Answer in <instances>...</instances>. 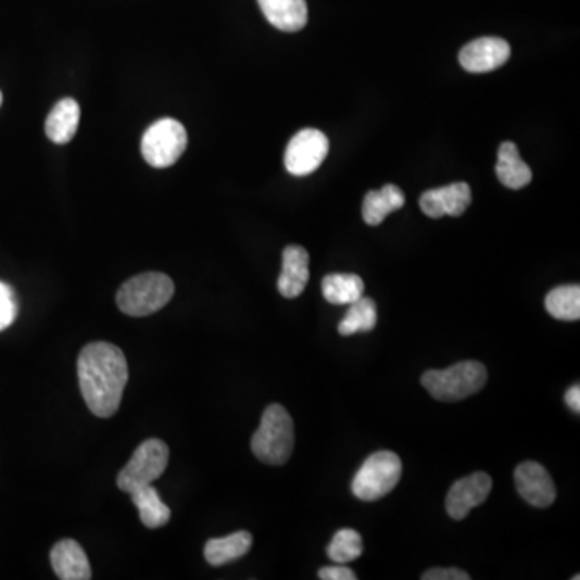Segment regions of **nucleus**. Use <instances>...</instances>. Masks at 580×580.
<instances>
[{"instance_id": "25", "label": "nucleus", "mask_w": 580, "mask_h": 580, "mask_svg": "<svg viewBox=\"0 0 580 580\" xmlns=\"http://www.w3.org/2000/svg\"><path fill=\"white\" fill-rule=\"evenodd\" d=\"M16 313H18V303H16L15 292L9 285L0 281V331L13 325Z\"/></svg>"}, {"instance_id": "26", "label": "nucleus", "mask_w": 580, "mask_h": 580, "mask_svg": "<svg viewBox=\"0 0 580 580\" xmlns=\"http://www.w3.org/2000/svg\"><path fill=\"white\" fill-rule=\"evenodd\" d=\"M468 572L462 571V569L456 568H436L431 571L426 572L423 576V580H469Z\"/></svg>"}, {"instance_id": "9", "label": "nucleus", "mask_w": 580, "mask_h": 580, "mask_svg": "<svg viewBox=\"0 0 580 580\" xmlns=\"http://www.w3.org/2000/svg\"><path fill=\"white\" fill-rule=\"evenodd\" d=\"M492 478L486 472H475L453 483L446 495V513L455 521H462L475 509L482 505L492 490Z\"/></svg>"}, {"instance_id": "2", "label": "nucleus", "mask_w": 580, "mask_h": 580, "mask_svg": "<svg viewBox=\"0 0 580 580\" xmlns=\"http://www.w3.org/2000/svg\"><path fill=\"white\" fill-rule=\"evenodd\" d=\"M252 452L266 465L281 466L289 462L293 452V421L285 406L273 403L265 409L252 437Z\"/></svg>"}, {"instance_id": "5", "label": "nucleus", "mask_w": 580, "mask_h": 580, "mask_svg": "<svg viewBox=\"0 0 580 580\" xmlns=\"http://www.w3.org/2000/svg\"><path fill=\"white\" fill-rule=\"evenodd\" d=\"M402 459L393 452L375 453L363 463L352 482V492L363 502H376L389 495L402 478Z\"/></svg>"}, {"instance_id": "29", "label": "nucleus", "mask_w": 580, "mask_h": 580, "mask_svg": "<svg viewBox=\"0 0 580 580\" xmlns=\"http://www.w3.org/2000/svg\"><path fill=\"white\" fill-rule=\"evenodd\" d=\"M0 105H2V92H0Z\"/></svg>"}, {"instance_id": "21", "label": "nucleus", "mask_w": 580, "mask_h": 580, "mask_svg": "<svg viewBox=\"0 0 580 580\" xmlns=\"http://www.w3.org/2000/svg\"><path fill=\"white\" fill-rule=\"evenodd\" d=\"M321 289L332 305H352L365 293V282L356 275H329L323 279Z\"/></svg>"}, {"instance_id": "13", "label": "nucleus", "mask_w": 580, "mask_h": 580, "mask_svg": "<svg viewBox=\"0 0 580 580\" xmlns=\"http://www.w3.org/2000/svg\"><path fill=\"white\" fill-rule=\"evenodd\" d=\"M50 563L56 578L62 580H89L92 578L88 555L76 540H60L50 552Z\"/></svg>"}, {"instance_id": "28", "label": "nucleus", "mask_w": 580, "mask_h": 580, "mask_svg": "<svg viewBox=\"0 0 580 580\" xmlns=\"http://www.w3.org/2000/svg\"><path fill=\"white\" fill-rule=\"evenodd\" d=\"M566 403H568L569 408L575 413H580V386H572L571 389L566 392L565 395Z\"/></svg>"}, {"instance_id": "17", "label": "nucleus", "mask_w": 580, "mask_h": 580, "mask_svg": "<svg viewBox=\"0 0 580 580\" xmlns=\"http://www.w3.org/2000/svg\"><path fill=\"white\" fill-rule=\"evenodd\" d=\"M496 176L508 189H522L532 181V172L528 163L519 155L513 142H503L499 149V162L495 166Z\"/></svg>"}, {"instance_id": "11", "label": "nucleus", "mask_w": 580, "mask_h": 580, "mask_svg": "<svg viewBox=\"0 0 580 580\" xmlns=\"http://www.w3.org/2000/svg\"><path fill=\"white\" fill-rule=\"evenodd\" d=\"M516 489L519 495L535 508H546L556 499L552 476L540 463L526 462L516 468Z\"/></svg>"}, {"instance_id": "15", "label": "nucleus", "mask_w": 580, "mask_h": 580, "mask_svg": "<svg viewBox=\"0 0 580 580\" xmlns=\"http://www.w3.org/2000/svg\"><path fill=\"white\" fill-rule=\"evenodd\" d=\"M260 9L275 28L295 33L308 22L306 0H259Z\"/></svg>"}, {"instance_id": "20", "label": "nucleus", "mask_w": 580, "mask_h": 580, "mask_svg": "<svg viewBox=\"0 0 580 580\" xmlns=\"http://www.w3.org/2000/svg\"><path fill=\"white\" fill-rule=\"evenodd\" d=\"M133 503L138 506L142 525L149 529H159L168 525L172 509L160 499L159 490L152 486L142 487L131 493Z\"/></svg>"}, {"instance_id": "4", "label": "nucleus", "mask_w": 580, "mask_h": 580, "mask_svg": "<svg viewBox=\"0 0 580 580\" xmlns=\"http://www.w3.org/2000/svg\"><path fill=\"white\" fill-rule=\"evenodd\" d=\"M421 382L436 400L458 402L475 395L486 386L487 369L479 362H462L446 369L425 373Z\"/></svg>"}, {"instance_id": "10", "label": "nucleus", "mask_w": 580, "mask_h": 580, "mask_svg": "<svg viewBox=\"0 0 580 580\" xmlns=\"http://www.w3.org/2000/svg\"><path fill=\"white\" fill-rule=\"evenodd\" d=\"M512 48L502 38H479L459 52V63L469 73H489L508 62Z\"/></svg>"}, {"instance_id": "1", "label": "nucleus", "mask_w": 580, "mask_h": 580, "mask_svg": "<svg viewBox=\"0 0 580 580\" xmlns=\"http://www.w3.org/2000/svg\"><path fill=\"white\" fill-rule=\"evenodd\" d=\"M128 378L125 353L113 343L92 342L79 353V389L97 418H110L118 412Z\"/></svg>"}, {"instance_id": "3", "label": "nucleus", "mask_w": 580, "mask_h": 580, "mask_svg": "<svg viewBox=\"0 0 580 580\" xmlns=\"http://www.w3.org/2000/svg\"><path fill=\"white\" fill-rule=\"evenodd\" d=\"M175 295V282L163 273H142L128 279L116 293V305L125 315L142 318L162 310Z\"/></svg>"}, {"instance_id": "6", "label": "nucleus", "mask_w": 580, "mask_h": 580, "mask_svg": "<svg viewBox=\"0 0 580 580\" xmlns=\"http://www.w3.org/2000/svg\"><path fill=\"white\" fill-rule=\"evenodd\" d=\"M188 147V133L175 118H162L147 128L141 141V152L153 168L175 165Z\"/></svg>"}, {"instance_id": "7", "label": "nucleus", "mask_w": 580, "mask_h": 580, "mask_svg": "<svg viewBox=\"0 0 580 580\" xmlns=\"http://www.w3.org/2000/svg\"><path fill=\"white\" fill-rule=\"evenodd\" d=\"M168 459V445L163 440H146L133 453L128 465L119 471L116 486L129 495L142 487L152 486L165 472Z\"/></svg>"}, {"instance_id": "18", "label": "nucleus", "mask_w": 580, "mask_h": 580, "mask_svg": "<svg viewBox=\"0 0 580 580\" xmlns=\"http://www.w3.org/2000/svg\"><path fill=\"white\" fill-rule=\"evenodd\" d=\"M252 533L239 531L222 539H210L203 553L210 565L223 566L245 556L252 549Z\"/></svg>"}, {"instance_id": "19", "label": "nucleus", "mask_w": 580, "mask_h": 580, "mask_svg": "<svg viewBox=\"0 0 580 580\" xmlns=\"http://www.w3.org/2000/svg\"><path fill=\"white\" fill-rule=\"evenodd\" d=\"M405 205V193L393 185H387L381 191H369L363 202V219L366 225L379 226L395 210Z\"/></svg>"}, {"instance_id": "16", "label": "nucleus", "mask_w": 580, "mask_h": 580, "mask_svg": "<svg viewBox=\"0 0 580 580\" xmlns=\"http://www.w3.org/2000/svg\"><path fill=\"white\" fill-rule=\"evenodd\" d=\"M81 109L75 99H62L50 110L46 119V135L53 144H68L78 131Z\"/></svg>"}, {"instance_id": "23", "label": "nucleus", "mask_w": 580, "mask_h": 580, "mask_svg": "<svg viewBox=\"0 0 580 580\" xmlns=\"http://www.w3.org/2000/svg\"><path fill=\"white\" fill-rule=\"evenodd\" d=\"M545 308L555 319L578 321L580 318V288L578 285L562 286L546 295Z\"/></svg>"}, {"instance_id": "12", "label": "nucleus", "mask_w": 580, "mask_h": 580, "mask_svg": "<svg viewBox=\"0 0 580 580\" xmlns=\"http://www.w3.org/2000/svg\"><path fill=\"white\" fill-rule=\"evenodd\" d=\"M472 193L466 182H453L445 188L431 189L419 199L425 215L429 218H442V216H462L471 205Z\"/></svg>"}, {"instance_id": "14", "label": "nucleus", "mask_w": 580, "mask_h": 580, "mask_svg": "<svg viewBox=\"0 0 580 580\" xmlns=\"http://www.w3.org/2000/svg\"><path fill=\"white\" fill-rule=\"evenodd\" d=\"M310 255L303 247L289 245L282 252V269L278 290L286 299L302 295L310 279Z\"/></svg>"}, {"instance_id": "27", "label": "nucleus", "mask_w": 580, "mask_h": 580, "mask_svg": "<svg viewBox=\"0 0 580 580\" xmlns=\"http://www.w3.org/2000/svg\"><path fill=\"white\" fill-rule=\"evenodd\" d=\"M318 576L323 580H356L355 572L339 563L338 566L319 569Z\"/></svg>"}, {"instance_id": "24", "label": "nucleus", "mask_w": 580, "mask_h": 580, "mask_svg": "<svg viewBox=\"0 0 580 580\" xmlns=\"http://www.w3.org/2000/svg\"><path fill=\"white\" fill-rule=\"evenodd\" d=\"M363 540L358 532L353 529H340L336 532L335 539L329 543L328 556L339 565L355 562L362 556Z\"/></svg>"}, {"instance_id": "22", "label": "nucleus", "mask_w": 580, "mask_h": 580, "mask_svg": "<svg viewBox=\"0 0 580 580\" xmlns=\"http://www.w3.org/2000/svg\"><path fill=\"white\" fill-rule=\"evenodd\" d=\"M378 325V306L369 297H362L350 305L345 318L339 323L340 336H353L356 332H369Z\"/></svg>"}, {"instance_id": "8", "label": "nucleus", "mask_w": 580, "mask_h": 580, "mask_svg": "<svg viewBox=\"0 0 580 580\" xmlns=\"http://www.w3.org/2000/svg\"><path fill=\"white\" fill-rule=\"evenodd\" d=\"M329 153V141L318 129H302L290 139L285 163L290 175L306 176L321 166Z\"/></svg>"}]
</instances>
